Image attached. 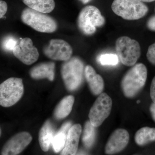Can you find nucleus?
I'll return each instance as SVG.
<instances>
[{"instance_id": "20e7f679", "label": "nucleus", "mask_w": 155, "mask_h": 155, "mask_svg": "<svg viewBox=\"0 0 155 155\" xmlns=\"http://www.w3.org/2000/svg\"><path fill=\"white\" fill-rule=\"evenodd\" d=\"M78 29L86 35L95 33L97 28L101 27L105 23V19L97 7L87 5L81 11L77 18Z\"/></svg>"}, {"instance_id": "aec40b11", "label": "nucleus", "mask_w": 155, "mask_h": 155, "mask_svg": "<svg viewBox=\"0 0 155 155\" xmlns=\"http://www.w3.org/2000/svg\"><path fill=\"white\" fill-rule=\"evenodd\" d=\"M136 144L143 146L155 141V128L148 127H142L137 131L134 137Z\"/></svg>"}, {"instance_id": "412c9836", "label": "nucleus", "mask_w": 155, "mask_h": 155, "mask_svg": "<svg viewBox=\"0 0 155 155\" xmlns=\"http://www.w3.org/2000/svg\"><path fill=\"white\" fill-rule=\"evenodd\" d=\"M96 127L92 125L89 120L84 124L81 140L86 148H91L94 143L96 135Z\"/></svg>"}, {"instance_id": "9b49d317", "label": "nucleus", "mask_w": 155, "mask_h": 155, "mask_svg": "<svg viewBox=\"0 0 155 155\" xmlns=\"http://www.w3.org/2000/svg\"><path fill=\"white\" fill-rule=\"evenodd\" d=\"M32 140L30 134L20 132L15 134L6 143L2 149L1 155H16L22 152Z\"/></svg>"}, {"instance_id": "4468645a", "label": "nucleus", "mask_w": 155, "mask_h": 155, "mask_svg": "<svg viewBox=\"0 0 155 155\" xmlns=\"http://www.w3.org/2000/svg\"><path fill=\"white\" fill-rule=\"evenodd\" d=\"M55 64L53 62H45L37 64L29 71V75L35 80L47 78L50 81L54 79Z\"/></svg>"}, {"instance_id": "7c9ffc66", "label": "nucleus", "mask_w": 155, "mask_h": 155, "mask_svg": "<svg viewBox=\"0 0 155 155\" xmlns=\"http://www.w3.org/2000/svg\"></svg>"}, {"instance_id": "cd10ccee", "label": "nucleus", "mask_w": 155, "mask_h": 155, "mask_svg": "<svg viewBox=\"0 0 155 155\" xmlns=\"http://www.w3.org/2000/svg\"><path fill=\"white\" fill-rule=\"evenodd\" d=\"M150 110L153 120L155 122V103L153 102L150 106Z\"/></svg>"}, {"instance_id": "2eb2a0df", "label": "nucleus", "mask_w": 155, "mask_h": 155, "mask_svg": "<svg viewBox=\"0 0 155 155\" xmlns=\"http://www.w3.org/2000/svg\"><path fill=\"white\" fill-rule=\"evenodd\" d=\"M84 77L93 94L99 95L102 93L104 87V79L101 75L97 74L93 67L90 65L85 67Z\"/></svg>"}, {"instance_id": "ddd939ff", "label": "nucleus", "mask_w": 155, "mask_h": 155, "mask_svg": "<svg viewBox=\"0 0 155 155\" xmlns=\"http://www.w3.org/2000/svg\"><path fill=\"white\" fill-rule=\"evenodd\" d=\"M81 132L82 128L80 124H76L71 126L68 131L66 144L61 155H74L77 153Z\"/></svg>"}, {"instance_id": "39448f33", "label": "nucleus", "mask_w": 155, "mask_h": 155, "mask_svg": "<svg viewBox=\"0 0 155 155\" xmlns=\"http://www.w3.org/2000/svg\"><path fill=\"white\" fill-rule=\"evenodd\" d=\"M111 8L116 15L127 20L141 19L149 11L147 6L139 0H114Z\"/></svg>"}, {"instance_id": "f03ea898", "label": "nucleus", "mask_w": 155, "mask_h": 155, "mask_svg": "<svg viewBox=\"0 0 155 155\" xmlns=\"http://www.w3.org/2000/svg\"><path fill=\"white\" fill-rule=\"evenodd\" d=\"M84 64L78 57H71L64 61L61 67V75L67 90L73 91L80 87L84 76Z\"/></svg>"}, {"instance_id": "f3484780", "label": "nucleus", "mask_w": 155, "mask_h": 155, "mask_svg": "<svg viewBox=\"0 0 155 155\" xmlns=\"http://www.w3.org/2000/svg\"><path fill=\"white\" fill-rule=\"evenodd\" d=\"M75 101V98L72 95H69L63 98V99L56 107L54 116L57 120H61L69 116L72 111Z\"/></svg>"}, {"instance_id": "f257e3e1", "label": "nucleus", "mask_w": 155, "mask_h": 155, "mask_svg": "<svg viewBox=\"0 0 155 155\" xmlns=\"http://www.w3.org/2000/svg\"><path fill=\"white\" fill-rule=\"evenodd\" d=\"M147 70L144 64L138 63L134 65L124 75L121 86L124 95L132 98L138 94L146 82Z\"/></svg>"}, {"instance_id": "dca6fc26", "label": "nucleus", "mask_w": 155, "mask_h": 155, "mask_svg": "<svg viewBox=\"0 0 155 155\" xmlns=\"http://www.w3.org/2000/svg\"><path fill=\"white\" fill-rule=\"evenodd\" d=\"M55 134L54 127L52 123L49 120L46 121L39 133V143L43 151L47 152L49 149Z\"/></svg>"}, {"instance_id": "393cba45", "label": "nucleus", "mask_w": 155, "mask_h": 155, "mask_svg": "<svg viewBox=\"0 0 155 155\" xmlns=\"http://www.w3.org/2000/svg\"><path fill=\"white\" fill-rule=\"evenodd\" d=\"M8 5L5 2L1 0L0 1V18H2L8 11Z\"/></svg>"}, {"instance_id": "a211bd4d", "label": "nucleus", "mask_w": 155, "mask_h": 155, "mask_svg": "<svg viewBox=\"0 0 155 155\" xmlns=\"http://www.w3.org/2000/svg\"><path fill=\"white\" fill-rule=\"evenodd\" d=\"M72 126L71 122H65L55 134L52 143L55 152H60L64 149L66 144L68 131Z\"/></svg>"}, {"instance_id": "1a4fd4ad", "label": "nucleus", "mask_w": 155, "mask_h": 155, "mask_svg": "<svg viewBox=\"0 0 155 155\" xmlns=\"http://www.w3.org/2000/svg\"><path fill=\"white\" fill-rule=\"evenodd\" d=\"M45 55L54 61H66L72 57V47L64 40L53 39L43 49Z\"/></svg>"}, {"instance_id": "b1692460", "label": "nucleus", "mask_w": 155, "mask_h": 155, "mask_svg": "<svg viewBox=\"0 0 155 155\" xmlns=\"http://www.w3.org/2000/svg\"><path fill=\"white\" fill-rule=\"evenodd\" d=\"M147 58L151 64L155 65V43L150 45L148 48Z\"/></svg>"}, {"instance_id": "5701e85b", "label": "nucleus", "mask_w": 155, "mask_h": 155, "mask_svg": "<svg viewBox=\"0 0 155 155\" xmlns=\"http://www.w3.org/2000/svg\"><path fill=\"white\" fill-rule=\"evenodd\" d=\"M18 40L12 36L5 37L2 42V47L6 51H12L17 45Z\"/></svg>"}, {"instance_id": "423d86ee", "label": "nucleus", "mask_w": 155, "mask_h": 155, "mask_svg": "<svg viewBox=\"0 0 155 155\" xmlns=\"http://www.w3.org/2000/svg\"><path fill=\"white\" fill-rule=\"evenodd\" d=\"M116 51L120 62L127 67L135 65L140 56V47L138 41L127 36L117 39Z\"/></svg>"}, {"instance_id": "7ed1b4c3", "label": "nucleus", "mask_w": 155, "mask_h": 155, "mask_svg": "<svg viewBox=\"0 0 155 155\" xmlns=\"http://www.w3.org/2000/svg\"><path fill=\"white\" fill-rule=\"evenodd\" d=\"M21 19L25 25L38 32L52 33L58 29V22L53 17L28 7L22 11Z\"/></svg>"}, {"instance_id": "4be33fe9", "label": "nucleus", "mask_w": 155, "mask_h": 155, "mask_svg": "<svg viewBox=\"0 0 155 155\" xmlns=\"http://www.w3.org/2000/svg\"><path fill=\"white\" fill-rule=\"evenodd\" d=\"M99 59L100 64L104 66H115L119 63V58L118 56L114 54H105L101 55Z\"/></svg>"}, {"instance_id": "c756f323", "label": "nucleus", "mask_w": 155, "mask_h": 155, "mask_svg": "<svg viewBox=\"0 0 155 155\" xmlns=\"http://www.w3.org/2000/svg\"><path fill=\"white\" fill-rule=\"evenodd\" d=\"M139 1L143 2L149 3L154 2L155 0H139Z\"/></svg>"}, {"instance_id": "a878e982", "label": "nucleus", "mask_w": 155, "mask_h": 155, "mask_svg": "<svg viewBox=\"0 0 155 155\" xmlns=\"http://www.w3.org/2000/svg\"><path fill=\"white\" fill-rule=\"evenodd\" d=\"M147 26L150 30L155 31V16L150 17L147 22Z\"/></svg>"}, {"instance_id": "6e6552de", "label": "nucleus", "mask_w": 155, "mask_h": 155, "mask_svg": "<svg viewBox=\"0 0 155 155\" xmlns=\"http://www.w3.org/2000/svg\"><path fill=\"white\" fill-rule=\"evenodd\" d=\"M112 104V100L107 93L100 94L89 113V119L92 125L96 127L101 125L110 115Z\"/></svg>"}, {"instance_id": "6ab92c4d", "label": "nucleus", "mask_w": 155, "mask_h": 155, "mask_svg": "<svg viewBox=\"0 0 155 155\" xmlns=\"http://www.w3.org/2000/svg\"><path fill=\"white\" fill-rule=\"evenodd\" d=\"M28 8L42 13L49 14L54 10L55 3L54 0H22Z\"/></svg>"}, {"instance_id": "f8f14e48", "label": "nucleus", "mask_w": 155, "mask_h": 155, "mask_svg": "<svg viewBox=\"0 0 155 155\" xmlns=\"http://www.w3.org/2000/svg\"><path fill=\"white\" fill-rule=\"evenodd\" d=\"M129 133L122 128L116 129L111 134L105 146V153L112 155L124 149L129 141Z\"/></svg>"}, {"instance_id": "bb28decb", "label": "nucleus", "mask_w": 155, "mask_h": 155, "mask_svg": "<svg viewBox=\"0 0 155 155\" xmlns=\"http://www.w3.org/2000/svg\"><path fill=\"white\" fill-rule=\"evenodd\" d=\"M150 95L151 98L153 102L155 103V76L153 78L151 84Z\"/></svg>"}, {"instance_id": "c85d7f7f", "label": "nucleus", "mask_w": 155, "mask_h": 155, "mask_svg": "<svg viewBox=\"0 0 155 155\" xmlns=\"http://www.w3.org/2000/svg\"><path fill=\"white\" fill-rule=\"evenodd\" d=\"M79 1L81 2L83 4H86L90 2L92 0H79Z\"/></svg>"}, {"instance_id": "0eeeda50", "label": "nucleus", "mask_w": 155, "mask_h": 155, "mask_svg": "<svg viewBox=\"0 0 155 155\" xmlns=\"http://www.w3.org/2000/svg\"><path fill=\"white\" fill-rule=\"evenodd\" d=\"M22 79L11 77L0 85V105L9 107L18 102L24 93Z\"/></svg>"}, {"instance_id": "9d476101", "label": "nucleus", "mask_w": 155, "mask_h": 155, "mask_svg": "<svg viewBox=\"0 0 155 155\" xmlns=\"http://www.w3.org/2000/svg\"><path fill=\"white\" fill-rule=\"evenodd\" d=\"M13 53L19 61L26 65H31L35 63L39 56L38 50L34 46L31 39L28 38L18 40Z\"/></svg>"}]
</instances>
